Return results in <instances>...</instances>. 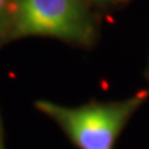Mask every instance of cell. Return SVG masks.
Instances as JSON below:
<instances>
[{"label":"cell","mask_w":149,"mask_h":149,"mask_svg":"<svg viewBox=\"0 0 149 149\" xmlns=\"http://www.w3.org/2000/svg\"><path fill=\"white\" fill-rule=\"evenodd\" d=\"M16 0H0V35L10 30Z\"/></svg>","instance_id":"cell-3"},{"label":"cell","mask_w":149,"mask_h":149,"mask_svg":"<svg viewBox=\"0 0 149 149\" xmlns=\"http://www.w3.org/2000/svg\"><path fill=\"white\" fill-rule=\"evenodd\" d=\"M147 98L148 92L141 91L122 101L68 107L39 100L35 107L52 119L78 149H113L120 132Z\"/></svg>","instance_id":"cell-1"},{"label":"cell","mask_w":149,"mask_h":149,"mask_svg":"<svg viewBox=\"0 0 149 149\" xmlns=\"http://www.w3.org/2000/svg\"><path fill=\"white\" fill-rule=\"evenodd\" d=\"M0 149H4V146H3V130H1V124H0Z\"/></svg>","instance_id":"cell-5"},{"label":"cell","mask_w":149,"mask_h":149,"mask_svg":"<svg viewBox=\"0 0 149 149\" xmlns=\"http://www.w3.org/2000/svg\"><path fill=\"white\" fill-rule=\"evenodd\" d=\"M88 5H95V6H101V8H107V6H114L119 3H123L125 0H85Z\"/></svg>","instance_id":"cell-4"},{"label":"cell","mask_w":149,"mask_h":149,"mask_svg":"<svg viewBox=\"0 0 149 149\" xmlns=\"http://www.w3.org/2000/svg\"><path fill=\"white\" fill-rule=\"evenodd\" d=\"M9 34L10 39L49 36L91 46L97 29L85 0H16Z\"/></svg>","instance_id":"cell-2"}]
</instances>
